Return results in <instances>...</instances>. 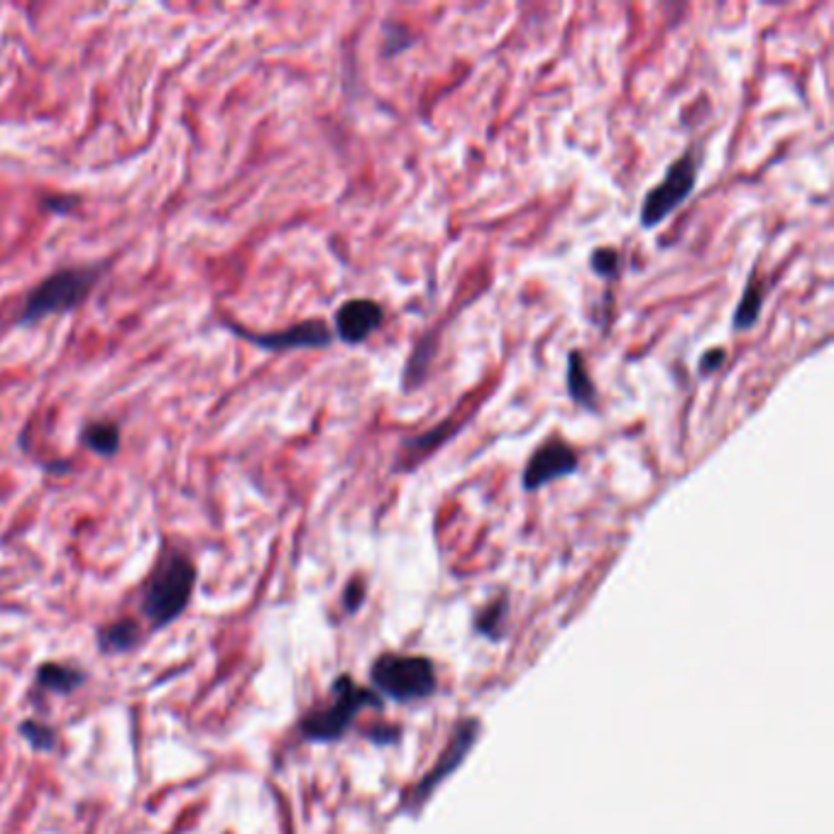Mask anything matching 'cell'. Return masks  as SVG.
Listing matches in <instances>:
<instances>
[{
    "instance_id": "1",
    "label": "cell",
    "mask_w": 834,
    "mask_h": 834,
    "mask_svg": "<svg viewBox=\"0 0 834 834\" xmlns=\"http://www.w3.org/2000/svg\"><path fill=\"white\" fill-rule=\"evenodd\" d=\"M103 277V265H73L57 269L37 285L28 299H24L22 309L16 316V326L28 328L44 321L49 316L57 314H69L89 299V294L96 289L98 281Z\"/></svg>"
},
{
    "instance_id": "2",
    "label": "cell",
    "mask_w": 834,
    "mask_h": 834,
    "mask_svg": "<svg viewBox=\"0 0 834 834\" xmlns=\"http://www.w3.org/2000/svg\"><path fill=\"white\" fill-rule=\"evenodd\" d=\"M196 587V566L189 556L171 550L157 560V566L145 585L142 612L155 629L181 617L189 607Z\"/></svg>"
},
{
    "instance_id": "3",
    "label": "cell",
    "mask_w": 834,
    "mask_h": 834,
    "mask_svg": "<svg viewBox=\"0 0 834 834\" xmlns=\"http://www.w3.org/2000/svg\"><path fill=\"white\" fill-rule=\"evenodd\" d=\"M373 681L379 691L397 703L424 701L438 688L434 664L424 656H379L373 666Z\"/></svg>"
},
{
    "instance_id": "4",
    "label": "cell",
    "mask_w": 834,
    "mask_h": 834,
    "mask_svg": "<svg viewBox=\"0 0 834 834\" xmlns=\"http://www.w3.org/2000/svg\"><path fill=\"white\" fill-rule=\"evenodd\" d=\"M367 705H379V697L375 693L360 688L358 683L348 676H340L334 683V703H330L326 709H318V713L309 715L301 722V734L304 739L309 742H336L342 734L348 732L353 725V719L358 717V713Z\"/></svg>"
},
{
    "instance_id": "5",
    "label": "cell",
    "mask_w": 834,
    "mask_h": 834,
    "mask_svg": "<svg viewBox=\"0 0 834 834\" xmlns=\"http://www.w3.org/2000/svg\"><path fill=\"white\" fill-rule=\"evenodd\" d=\"M697 183V159L693 152L683 155L668 167L664 175V181H658L656 187L646 193V199L642 203L639 220L646 230H652L656 226L664 224V220L681 208L688 196L695 191Z\"/></svg>"
},
{
    "instance_id": "6",
    "label": "cell",
    "mask_w": 834,
    "mask_h": 834,
    "mask_svg": "<svg viewBox=\"0 0 834 834\" xmlns=\"http://www.w3.org/2000/svg\"><path fill=\"white\" fill-rule=\"evenodd\" d=\"M224 326L230 330L232 336L252 342V346L269 350V353H287V350H321L334 342V330H330L324 321L318 318H309V321L294 324L289 328L272 330V334H255L245 326L228 321L224 318Z\"/></svg>"
},
{
    "instance_id": "7",
    "label": "cell",
    "mask_w": 834,
    "mask_h": 834,
    "mask_svg": "<svg viewBox=\"0 0 834 834\" xmlns=\"http://www.w3.org/2000/svg\"><path fill=\"white\" fill-rule=\"evenodd\" d=\"M580 458L563 438H548L546 444L534 450V456L526 463L522 485L526 493H536L550 483L563 480L578 473Z\"/></svg>"
},
{
    "instance_id": "8",
    "label": "cell",
    "mask_w": 834,
    "mask_h": 834,
    "mask_svg": "<svg viewBox=\"0 0 834 834\" xmlns=\"http://www.w3.org/2000/svg\"><path fill=\"white\" fill-rule=\"evenodd\" d=\"M385 321L383 306L373 299H350L336 311V336L348 346H360Z\"/></svg>"
},
{
    "instance_id": "9",
    "label": "cell",
    "mask_w": 834,
    "mask_h": 834,
    "mask_svg": "<svg viewBox=\"0 0 834 834\" xmlns=\"http://www.w3.org/2000/svg\"><path fill=\"white\" fill-rule=\"evenodd\" d=\"M475 734H477V722H465V725L456 732V737H453L450 746L446 749V754H440L438 764L431 768V774H428L419 786H416L414 795H411V807H419L428 795L434 793V788L438 786L440 781H444L453 768H456L463 758H465V752L470 749L473 742H475Z\"/></svg>"
},
{
    "instance_id": "10",
    "label": "cell",
    "mask_w": 834,
    "mask_h": 834,
    "mask_svg": "<svg viewBox=\"0 0 834 834\" xmlns=\"http://www.w3.org/2000/svg\"><path fill=\"white\" fill-rule=\"evenodd\" d=\"M456 434V426H453V421H446V424H438L436 428H431V431L426 434H419V436H411L401 444V453H399V460H404V465H399L397 473H401V468H414V465H419L424 460V456H428V453L436 450L440 444H446V440Z\"/></svg>"
},
{
    "instance_id": "11",
    "label": "cell",
    "mask_w": 834,
    "mask_h": 834,
    "mask_svg": "<svg viewBox=\"0 0 834 834\" xmlns=\"http://www.w3.org/2000/svg\"><path fill=\"white\" fill-rule=\"evenodd\" d=\"M568 395L587 411H597V387L593 383V375L587 370V363L580 350H573L568 355Z\"/></svg>"
},
{
    "instance_id": "12",
    "label": "cell",
    "mask_w": 834,
    "mask_h": 834,
    "mask_svg": "<svg viewBox=\"0 0 834 834\" xmlns=\"http://www.w3.org/2000/svg\"><path fill=\"white\" fill-rule=\"evenodd\" d=\"M764 299H766L764 281H762V277L756 275V267H754V272L744 287L742 301H739L737 311H734V318H732L734 330L746 334V330H752L758 324V316H762V309H764Z\"/></svg>"
},
{
    "instance_id": "13",
    "label": "cell",
    "mask_w": 834,
    "mask_h": 834,
    "mask_svg": "<svg viewBox=\"0 0 834 834\" xmlns=\"http://www.w3.org/2000/svg\"><path fill=\"white\" fill-rule=\"evenodd\" d=\"M81 444L101 458H113L120 450V426L110 419H96L81 428Z\"/></svg>"
},
{
    "instance_id": "14",
    "label": "cell",
    "mask_w": 834,
    "mask_h": 834,
    "mask_svg": "<svg viewBox=\"0 0 834 834\" xmlns=\"http://www.w3.org/2000/svg\"><path fill=\"white\" fill-rule=\"evenodd\" d=\"M140 642V629L138 622L132 619H118L108 624L106 629L98 632V646L103 654H126L130 648L138 646Z\"/></svg>"
},
{
    "instance_id": "15",
    "label": "cell",
    "mask_w": 834,
    "mask_h": 834,
    "mask_svg": "<svg viewBox=\"0 0 834 834\" xmlns=\"http://www.w3.org/2000/svg\"><path fill=\"white\" fill-rule=\"evenodd\" d=\"M34 678H37V685L44 688L47 693L69 695L83 683V673L64 664H44L37 668Z\"/></svg>"
},
{
    "instance_id": "16",
    "label": "cell",
    "mask_w": 834,
    "mask_h": 834,
    "mask_svg": "<svg viewBox=\"0 0 834 834\" xmlns=\"http://www.w3.org/2000/svg\"><path fill=\"white\" fill-rule=\"evenodd\" d=\"M434 355H436V336L421 338L419 346H416V350L411 353L407 367H404V377H401L404 391H414L424 383L428 375V367H431Z\"/></svg>"
},
{
    "instance_id": "17",
    "label": "cell",
    "mask_w": 834,
    "mask_h": 834,
    "mask_svg": "<svg viewBox=\"0 0 834 834\" xmlns=\"http://www.w3.org/2000/svg\"><path fill=\"white\" fill-rule=\"evenodd\" d=\"M20 734H22L24 739L30 742V746H32V749H37V752H52L54 746H57L54 729L42 725V722H34V719L22 722Z\"/></svg>"
},
{
    "instance_id": "18",
    "label": "cell",
    "mask_w": 834,
    "mask_h": 834,
    "mask_svg": "<svg viewBox=\"0 0 834 834\" xmlns=\"http://www.w3.org/2000/svg\"><path fill=\"white\" fill-rule=\"evenodd\" d=\"M590 269L603 279H617L619 277V252L612 250V248L593 250Z\"/></svg>"
},
{
    "instance_id": "19",
    "label": "cell",
    "mask_w": 834,
    "mask_h": 834,
    "mask_svg": "<svg viewBox=\"0 0 834 834\" xmlns=\"http://www.w3.org/2000/svg\"><path fill=\"white\" fill-rule=\"evenodd\" d=\"M385 42H387V49L385 54L391 57L401 52V49H407L414 44V37L409 34V30L404 28V24H395V22H387L385 24Z\"/></svg>"
},
{
    "instance_id": "20",
    "label": "cell",
    "mask_w": 834,
    "mask_h": 834,
    "mask_svg": "<svg viewBox=\"0 0 834 834\" xmlns=\"http://www.w3.org/2000/svg\"><path fill=\"white\" fill-rule=\"evenodd\" d=\"M44 206L54 214H71L79 206V196H47Z\"/></svg>"
},
{
    "instance_id": "21",
    "label": "cell",
    "mask_w": 834,
    "mask_h": 834,
    "mask_svg": "<svg viewBox=\"0 0 834 834\" xmlns=\"http://www.w3.org/2000/svg\"><path fill=\"white\" fill-rule=\"evenodd\" d=\"M725 363H727V353H725V350H722V348L707 350V353L703 355V360H701V373H703V375H713V373H717L719 367L725 365Z\"/></svg>"
},
{
    "instance_id": "22",
    "label": "cell",
    "mask_w": 834,
    "mask_h": 834,
    "mask_svg": "<svg viewBox=\"0 0 834 834\" xmlns=\"http://www.w3.org/2000/svg\"><path fill=\"white\" fill-rule=\"evenodd\" d=\"M499 615H502V603H497V605H493V607H489L487 612H485V617L480 619V624H477V629H480V632H485V634H497V627H495V624L499 622Z\"/></svg>"
},
{
    "instance_id": "23",
    "label": "cell",
    "mask_w": 834,
    "mask_h": 834,
    "mask_svg": "<svg viewBox=\"0 0 834 834\" xmlns=\"http://www.w3.org/2000/svg\"><path fill=\"white\" fill-rule=\"evenodd\" d=\"M363 597H365V587H363V583L353 580V583L348 585V590H346V603H348V609H350V612L358 609L360 603H363Z\"/></svg>"
}]
</instances>
